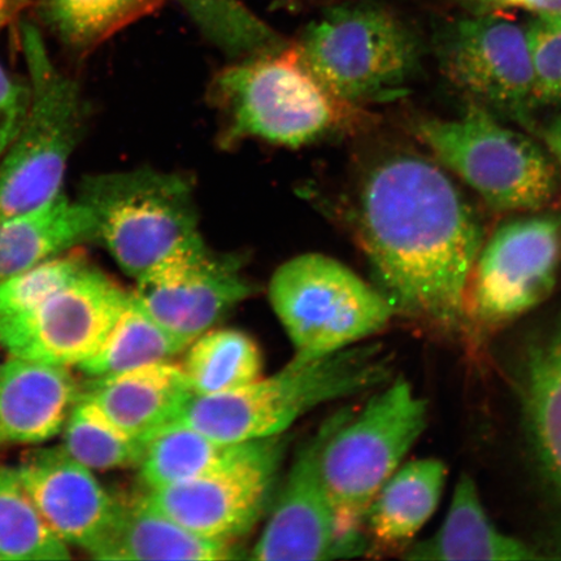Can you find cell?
Listing matches in <instances>:
<instances>
[{
  "label": "cell",
  "instance_id": "18",
  "mask_svg": "<svg viewBox=\"0 0 561 561\" xmlns=\"http://www.w3.org/2000/svg\"><path fill=\"white\" fill-rule=\"evenodd\" d=\"M90 380L80 399L95 405L130 437L145 442L174 423L195 397L184 370L172 362Z\"/></svg>",
  "mask_w": 561,
  "mask_h": 561
},
{
  "label": "cell",
  "instance_id": "7",
  "mask_svg": "<svg viewBox=\"0 0 561 561\" xmlns=\"http://www.w3.org/2000/svg\"><path fill=\"white\" fill-rule=\"evenodd\" d=\"M416 135L439 164L500 213H538L559 194L561 174L550 152L480 104L459 117L426 118Z\"/></svg>",
  "mask_w": 561,
  "mask_h": 561
},
{
  "label": "cell",
  "instance_id": "25",
  "mask_svg": "<svg viewBox=\"0 0 561 561\" xmlns=\"http://www.w3.org/2000/svg\"><path fill=\"white\" fill-rule=\"evenodd\" d=\"M186 347V343L160 325L130 291L107 339L79 369L90 378L107 377L149 364L172 362Z\"/></svg>",
  "mask_w": 561,
  "mask_h": 561
},
{
  "label": "cell",
  "instance_id": "2",
  "mask_svg": "<svg viewBox=\"0 0 561 561\" xmlns=\"http://www.w3.org/2000/svg\"><path fill=\"white\" fill-rule=\"evenodd\" d=\"M390 378L385 351L357 343L314 359L293 357L277 374L240 389L195 396L175 421L227 444H244L283 436L318 407L369 391Z\"/></svg>",
  "mask_w": 561,
  "mask_h": 561
},
{
  "label": "cell",
  "instance_id": "22",
  "mask_svg": "<svg viewBox=\"0 0 561 561\" xmlns=\"http://www.w3.org/2000/svg\"><path fill=\"white\" fill-rule=\"evenodd\" d=\"M407 560H538L542 556L497 530L481 502L472 477L462 474L450 508L436 535L407 549Z\"/></svg>",
  "mask_w": 561,
  "mask_h": 561
},
{
  "label": "cell",
  "instance_id": "27",
  "mask_svg": "<svg viewBox=\"0 0 561 561\" xmlns=\"http://www.w3.org/2000/svg\"><path fill=\"white\" fill-rule=\"evenodd\" d=\"M62 44L90 53L136 21L150 16L165 0H32Z\"/></svg>",
  "mask_w": 561,
  "mask_h": 561
},
{
  "label": "cell",
  "instance_id": "3",
  "mask_svg": "<svg viewBox=\"0 0 561 561\" xmlns=\"http://www.w3.org/2000/svg\"><path fill=\"white\" fill-rule=\"evenodd\" d=\"M210 98L228 144L244 138L308 146L357 124V107L331 93L301 60L293 42L240 59L216 75Z\"/></svg>",
  "mask_w": 561,
  "mask_h": 561
},
{
  "label": "cell",
  "instance_id": "35",
  "mask_svg": "<svg viewBox=\"0 0 561 561\" xmlns=\"http://www.w3.org/2000/svg\"><path fill=\"white\" fill-rule=\"evenodd\" d=\"M543 138L547 151L556 160L561 174V116L550 124L549 128L545 131Z\"/></svg>",
  "mask_w": 561,
  "mask_h": 561
},
{
  "label": "cell",
  "instance_id": "28",
  "mask_svg": "<svg viewBox=\"0 0 561 561\" xmlns=\"http://www.w3.org/2000/svg\"><path fill=\"white\" fill-rule=\"evenodd\" d=\"M198 31L229 58L244 59L289 44L241 0H175Z\"/></svg>",
  "mask_w": 561,
  "mask_h": 561
},
{
  "label": "cell",
  "instance_id": "11",
  "mask_svg": "<svg viewBox=\"0 0 561 561\" xmlns=\"http://www.w3.org/2000/svg\"><path fill=\"white\" fill-rule=\"evenodd\" d=\"M285 448L284 434L249 442L226 465L191 481L149 490L145 500L195 535L236 543L268 508Z\"/></svg>",
  "mask_w": 561,
  "mask_h": 561
},
{
  "label": "cell",
  "instance_id": "10",
  "mask_svg": "<svg viewBox=\"0 0 561 561\" xmlns=\"http://www.w3.org/2000/svg\"><path fill=\"white\" fill-rule=\"evenodd\" d=\"M561 263V216L502 224L476 259L466 294V332L493 333L551 296Z\"/></svg>",
  "mask_w": 561,
  "mask_h": 561
},
{
  "label": "cell",
  "instance_id": "6",
  "mask_svg": "<svg viewBox=\"0 0 561 561\" xmlns=\"http://www.w3.org/2000/svg\"><path fill=\"white\" fill-rule=\"evenodd\" d=\"M30 104L15 138L0 158V224L61 193L81 137L79 87L54 65L37 26L20 25Z\"/></svg>",
  "mask_w": 561,
  "mask_h": 561
},
{
  "label": "cell",
  "instance_id": "20",
  "mask_svg": "<svg viewBox=\"0 0 561 561\" xmlns=\"http://www.w3.org/2000/svg\"><path fill=\"white\" fill-rule=\"evenodd\" d=\"M96 241L93 210L65 193L0 224V280Z\"/></svg>",
  "mask_w": 561,
  "mask_h": 561
},
{
  "label": "cell",
  "instance_id": "4",
  "mask_svg": "<svg viewBox=\"0 0 561 561\" xmlns=\"http://www.w3.org/2000/svg\"><path fill=\"white\" fill-rule=\"evenodd\" d=\"M80 199L93 210L96 241L136 280L207 248L193 187L180 174L142 168L95 175Z\"/></svg>",
  "mask_w": 561,
  "mask_h": 561
},
{
  "label": "cell",
  "instance_id": "30",
  "mask_svg": "<svg viewBox=\"0 0 561 561\" xmlns=\"http://www.w3.org/2000/svg\"><path fill=\"white\" fill-rule=\"evenodd\" d=\"M65 450L93 472L138 467L146 442L130 437L95 405L79 399L62 427Z\"/></svg>",
  "mask_w": 561,
  "mask_h": 561
},
{
  "label": "cell",
  "instance_id": "1",
  "mask_svg": "<svg viewBox=\"0 0 561 561\" xmlns=\"http://www.w3.org/2000/svg\"><path fill=\"white\" fill-rule=\"evenodd\" d=\"M356 228L378 290L396 314L466 332V294L483 243L479 217L432 160L396 156L364 179Z\"/></svg>",
  "mask_w": 561,
  "mask_h": 561
},
{
  "label": "cell",
  "instance_id": "15",
  "mask_svg": "<svg viewBox=\"0 0 561 561\" xmlns=\"http://www.w3.org/2000/svg\"><path fill=\"white\" fill-rule=\"evenodd\" d=\"M136 283L133 294L139 304L187 346L254 294L241 259L214 254L208 248Z\"/></svg>",
  "mask_w": 561,
  "mask_h": 561
},
{
  "label": "cell",
  "instance_id": "17",
  "mask_svg": "<svg viewBox=\"0 0 561 561\" xmlns=\"http://www.w3.org/2000/svg\"><path fill=\"white\" fill-rule=\"evenodd\" d=\"M81 391L70 367L10 356L0 364V444L51 439L61 433Z\"/></svg>",
  "mask_w": 561,
  "mask_h": 561
},
{
  "label": "cell",
  "instance_id": "24",
  "mask_svg": "<svg viewBox=\"0 0 561 561\" xmlns=\"http://www.w3.org/2000/svg\"><path fill=\"white\" fill-rule=\"evenodd\" d=\"M248 444H227L175 421L146 440L140 479L149 490L191 481L226 465Z\"/></svg>",
  "mask_w": 561,
  "mask_h": 561
},
{
  "label": "cell",
  "instance_id": "5",
  "mask_svg": "<svg viewBox=\"0 0 561 561\" xmlns=\"http://www.w3.org/2000/svg\"><path fill=\"white\" fill-rule=\"evenodd\" d=\"M426 419L424 399L403 378L386 386L356 415L343 412L319 458L343 535L369 543L363 531L369 506L425 431Z\"/></svg>",
  "mask_w": 561,
  "mask_h": 561
},
{
  "label": "cell",
  "instance_id": "9",
  "mask_svg": "<svg viewBox=\"0 0 561 561\" xmlns=\"http://www.w3.org/2000/svg\"><path fill=\"white\" fill-rule=\"evenodd\" d=\"M268 296L298 359L355 346L382 331L396 314L380 290L322 254L300 255L280 265Z\"/></svg>",
  "mask_w": 561,
  "mask_h": 561
},
{
  "label": "cell",
  "instance_id": "13",
  "mask_svg": "<svg viewBox=\"0 0 561 561\" xmlns=\"http://www.w3.org/2000/svg\"><path fill=\"white\" fill-rule=\"evenodd\" d=\"M342 411L328 420L294 458L271 515L250 558L264 561H308L355 558L370 550L366 541L343 535L320 473V450Z\"/></svg>",
  "mask_w": 561,
  "mask_h": 561
},
{
  "label": "cell",
  "instance_id": "29",
  "mask_svg": "<svg viewBox=\"0 0 561 561\" xmlns=\"http://www.w3.org/2000/svg\"><path fill=\"white\" fill-rule=\"evenodd\" d=\"M68 559L69 546L48 528L15 468H0V560Z\"/></svg>",
  "mask_w": 561,
  "mask_h": 561
},
{
  "label": "cell",
  "instance_id": "37",
  "mask_svg": "<svg viewBox=\"0 0 561 561\" xmlns=\"http://www.w3.org/2000/svg\"><path fill=\"white\" fill-rule=\"evenodd\" d=\"M547 18L556 19V20L560 21V23H561V15H559V16H547Z\"/></svg>",
  "mask_w": 561,
  "mask_h": 561
},
{
  "label": "cell",
  "instance_id": "31",
  "mask_svg": "<svg viewBox=\"0 0 561 561\" xmlns=\"http://www.w3.org/2000/svg\"><path fill=\"white\" fill-rule=\"evenodd\" d=\"M87 263L85 256L72 250L0 280V318L32 310L66 285Z\"/></svg>",
  "mask_w": 561,
  "mask_h": 561
},
{
  "label": "cell",
  "instance_id": "36",
  "mask_svg": "<svg viewBox=\"0 0 561 561\" xmlns=\"http://www.w3.org/2000/svg\"><path fill=\"white\" fill-rule=\"evenodd\" d=\"M32 0H0V27L18 15Z\"/></svg>",
  "mask_w": 561,
  "mask_h": 561
},
{
  "label": "cell",
  "instance_id": "21",
  "mask_svg": "<svg viewBox=\"0 0 561 561\" xmlns=\"http://www.w3.org/2000/svg\"><path fill=\"white\" fill-rule=\"evenodd\" d=\"M236 543L203 538L150 506L145 500L122 503L107 538L93 557L101 560H236L243 559Z\"/></svg>",
  "mask_w": 561,
  "mask_h": 561
},
{
  "label": "cell",
  "instance_id": "23",
  "mask_svg": "<svg viewBox=\"0 0 561 561\" xmlns=\"http://www.w3.org/2000/svg\"><path fill=\"white\" fill-rule=\"evenodd\" d=\"M447 469L438 459L407 462L383 483L367 512L364 528L369 546L403 549L436 512Z\"/></svg>",
  "mask_w": 561,
  "mask_h": 561
},
{
  "label": "cell",
  "instance_id": "33",
  "mask_svg": "<svg viewBox=\"0 0 561 561\" xmlns=\"http://www.w3.org/2000/svg\"><path fill=\"white\" fill-rule=\"evenodd\" d=\"M27 104L30 87L13 79L0 65V158L9 149L23 124Z\"/></svg>",
  "mask_w": 561,
  "mask_h": 561
},
{
  "label": "cell",
  "instance_id": "8",
  "mask_svg": "<svg viewBox=\"0 0 561 561\" xmlns=\"http://www.w3.org/2000/svg\"><path fill=\"white\" fill-rule=\"evenodd\" d=\"M293 44L322 85L355 107L394 96L419 66L413 34L394 13L369 2L328 7Z\"/></svg>",
  "mask_w": 561,
  "mask_h": 561
},
{
  "label": "cell",
  "instance_id": "14",
  "mask_svg": "<svg viewBox=\"0 0 561 561\" xmlns=\"http://www.w3.org/2000/svg\"><path fill=\"white\" fill-rule=\"evenodd\" d=\"M442 72L482 107L525 121L533 104L526 32L497 16L460 20L437 42Z\"/></svg>",
  "mask_w": 561,
  "mask_h": 561
},
{
  "label": "cell",
  "instance_id": "12",
  "mask_svg": "<svg viewBox=\"0 0 561 561\" xmlns=\"http://www.w3.org/2000/svg\"><path fill=\"white\" fill-rule=\"evenodd\" d=\"M89 262L32 310L0 318L10 356L79 368L101 348L129 297Z\"/></svg>",
  "mask_w": 561,
  "mask_h": 561
},
{
  "label": "cell",
  "instance_id": "34",
  "mask_svg": "<svg viewBox=\"0 0 561 561\" xmlns=\"http://www.w3.org/2000/svg\"><path fill=\"white\" fill-rule=\"evenodd\" d=\"M488 9H524L539 13V16L561 15V0H473Z\"/></svg>",
  "mask_w": 561,
  "mask_h": 561
},
{
  "label": "cell",
  "instance_id": "16",
  "mask_svg": "<svg viewBox=\"0 0 561 561\" xmlns=\"http://www.w3.org/2000/svg\"><path fill=\"white\" fill-rule=\"evenodd\" d=\"M15 471L54 535L93 557L110 535L122 502L62 446L27 453Z\"/></svg>",
  "mask_w": 561,
  "mask_h": 561
},
{
  "label": "cell",
  "instance_id": "26",
  "mask_svg": "<svg viewBox=\"0 0 561 561\" xmlns=\"http://www.w3.org/2000/svg\"><path fill=\"white\" fill-rule=\"evenodd\" d=\"M180 364L195 396L221 394L262 376L261 348L237 329H209L185 348Z\"/></svg>",
  "mask_w": 561,
  "mask_h": 561
},
{
  "label": "cell",
  "instance_id": "19",
  "mask_svg": "<svg viewBox=\"0 0 561 561\" xmlns=\"http://www.w3.org/2000/svg\"><path fill=\"white\" fill-rule=\"evenodd\" d=\"M517 377L526 436L561 512V319L525 346ZM557 547L561 551V530Z\"/></svg>",
  "mask_w": 561,
  "mask_h": 561
},
{
  "label": "cell",
  "instance_id": "32",
  "mask_svg": "<svg viewBox=\"0 0 561 561\" xmlns=\"http://www.w3.org/2000/svg\"><path fill=\"white\" fill-rule=\"evenodd\" d=\"M526 32L533 75V104L561 102V23L539 16Z\"/></svg>",
  "mask_w": 561,
  "mask_h": 561
}]
</instances>
